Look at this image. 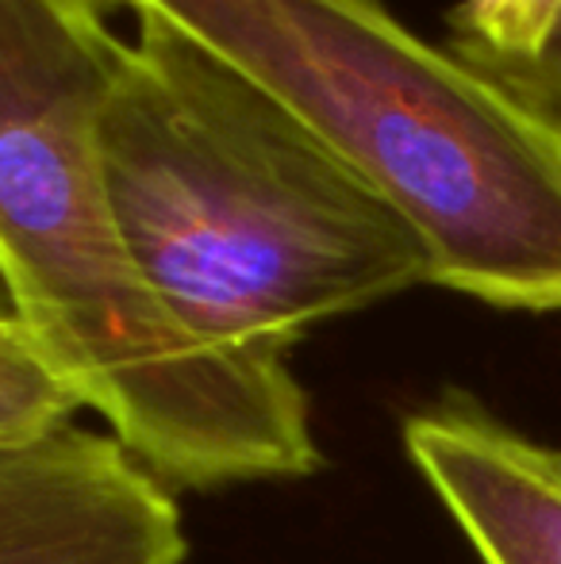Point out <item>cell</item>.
Instances as JSON below:
<instances>
[{"mask_svg": "<svg viewBox=\"0 0 561 564\" xmlns=\"http://www.w3.org/2000/svg\"><path fill=\"white\" fill-rule=\"evenodd\" d=\"M247 77L423 242L431 284L561 312V116L385 0H112Z\"/></svg>", "mask_w": 561, "mask_h": 564, "instance_id": "cell-3", "label": "cell"}, {"mask_svg": "<svg viewBox=\"0 0 561 564\" xmlns=\"http://www.w3.org/2000/svg\"><path fill=\"white\" fill-rule=\"evenodd\" d=\"M112 0H0V292L62 377L162 484L320 473L284 361L201 346L128 253L97 150L120 58Z\"/></svg>", "mask_w": 561, "mask_h": 564, "instance_id": "cell-1", "label": "cell"}, {"mask_svg": "<svg viewBox=\"0 0 561 564\" xmlns=\"http://www.w3.org/2000/svg\"><path fill=\"white\" fill-rule=\"evenodd\" d=\"M170 488L116 438L66 431L0 449V564H185Z\"/></svg>", "mask_w": 561, "mask_h": 564, "instance_id": "cell-4", "label": "cell"}, {"mask_svg": "<svg viewBox=\"0 0 561 564\" xmlns=\"http://www.w3.org/2000/svg\"><path fill=\"white\" fill-rule=\"evenodd\" d=\"M77 408H85L82 395L43 341L12 312H0V449L35 446L66 431Z\"/></svg>", "mask_w": 561, "mask_h": 564, "instance_id": "cell-7", "label": "cell"}, {"mask_svg": "<svg viewBox=\"0 0 561 564\" xmlns=\"http://www.w3.org/2000/svg\"><path fill=\"white\" fill-rule=\"evenodd\" d=\"M123 39L97 150L128 253L201 346L284 361L312 327L431 284L416 230L208 51Z\"/></svg>", "mask_w": 561, "mask_h": 564, "instance_id": "cell-2", "label": "cell"}, {"mask_svg": "<svg viewBox=\"0 0 561 564\" xmlns=\"http://www.w3.org/2000/svg\"><path fill=\"white\" fill-rule=\"evenodd\" d=\"M404 449L485 564H561V449L535 446L470 395L412 411Z\"/></svg>", "mask_w": 561, "mask_h": 564, "instance_id": "cell-5", "label": "cell"}, {"mask_svg": "<svg viewBox=\"0 0 561 564\" xmlns=\"http://www.w3.org/2000/svg\"><path fill=\"white\" fill-rule=\"evenodd\" d=\"M450 46L561 116V0H462Z\"/></svg>", "mask_w": 561, "mask_h": 564, "instance_id": "cell-6", "label": "cell"}]
</instances>
